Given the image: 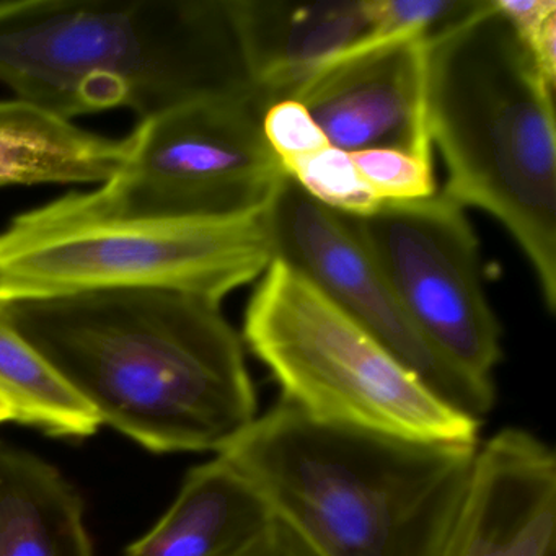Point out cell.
<instances>
[{"instance_id":"6da1fadb","label":"cell","mask_w":556,"mask_h":556,"mask_svg":"<svg viewBox=\"0 0 556 556\" xmlns=\"http://www.w3.org/2000/svg\"><path fill=\"white\" fill-rule=\"evenodd\" d=\"M102 425L159 454H223L258 418L243 344L220 304L172 289L0 301Z\"/></svg>"},{"instance_id":"7a4b0ae2","label":"cell","mask_w":556,"mask_h":556,"mask_svg":"<svg viewBox=\"0 0 556 556\" xmlns=\"http://www.w3.org/2000/svg\"><path fill=\"white\" fill-rule=\"evenodd\" d=\"M0 84L70 122L255 92L229 0L0 2Z\"/></svg>"},{"instance_id":"3957f363","label":"cell","mask_w":556,"mask_h":556,"mask_svg":"<svg viewBox=\"0 0 556 556\" xmlns=\"http://www.w3.org/2000/svg\"><path fill=\"white\" fill-rule=\"evenodd\" d=\"M480 442L318 421L279 400L223 455L315 556H432Z\"/></svg>"},{"instance_id":"277c9868","label":"cell","mask_w":556,"mask_h":556,"mask_svg":"<svg viewBox=\"0 0 556 556\" xmlns=\"http://www.w3.org/2000/svg\"><path fill=\"white\" fill-rule=\"evenodd\" d=\"M555 89L494 0L428 38L429 136L447 170L442 193L506 227L556 311Z\"/></svg>"},{"instance_id":"5b68a950","label":"cell","mask_w":556,"mask_h":556,"mask_svg":"<svg viewBox=\"0 0 556 556\" xmlns=\"http://www.w3.org/2000/svg\"><path fill=\"white\" fill-rule=\"evenodd\" d=\"M268 207L233 217H122L67 194L0 230V301L152 288L220 304L275 260Z\"/></svg>"},{"instance_id":"8992f818","label":"cell","mask_w":556,"mask_h":556,"mask_svg":"<svg viewBox=\"0 0 556 556\" xmlns=\"http://www.w3.org/2000/svg\"><path fill=\"white\" fill-rule=\"evenodd\" d=\"M243 341L282 402L318 421L421 441H481V421L439 399L282 260H273L250 298Z\"/></svg>"},{"instance_id":"52a82bcc","label":"cell","mask_w":556,"mask_h":556,"mask_svg":"<svg viewBox=\"0 0 556 556\" xmlns=\"http://www.w3.org/2000/svg\"><path fill=\"white\" fill-rule=\"evenodd\" d=\"M263 93L178 106L139 123L122 170L84 200L122 217H233L265 211L285 184L263 132Z\"/></svg>"},{"instance_id":"ba28073f","label":"cell","mask_w":556,"mask_h":556,"mask_svg":"<svg viewBox=\"0 0 556 556\" xmlns=\"http://www.w3.org/2000/svg\"><path fill=\"white\" fill-rule=\"evenodd\" d=\"M346 219L426 340L462 372L493 382L503 330L464 207L441 191Z\"/></svg>"},{"instance_id":"9c48e42d","label":"cell","mask_w":556,"mask_h":556,"mask_svg":"<svg viewBox=\"0 0 556 556\" xmlns=\"http://www.w3.org/2000/svg\"><path fill=\"white\" fill-rule=\"evenodd\" d=\"M268 224L275 258L314 282L452 408L477 421L490 415L494 382L462 372L426 340L346 216L321 206L288 177L269 204Z\"/></svg>"},{"instance_id":"30bf717a","label":"cell","mask_w":556,"mask_h":556,"mask_svg":"<svg viewBox=\"0 0 556 556\" xmlns=\"http://www.w3.org/2000/svg\"><path fill=\"white\" fill-rule=\"evenodd\" d=\"M426 58L425 35L369 38L318 67L289 99L307 110L331 148L432 161Z\"/></svg>"},{"instance_id":"8fae6325","label":"cell","mask_w":556,"mask_h":556,"mask_svg":"<svg viewBox=\"0 0 556 556\" xmlns=\"http://www.w3.org/2000/svg\"><path fill=\"white\" fill-rule=\"evenodd\" d=\"M432 556H556L553 448L522 428L481 441Z\"/></svg>"},{"instance_id":"7c38bea8","label":"cell","mask_w":556,"mask_h":556,"mask_svg":"<svg viewBox=\"0 0 556 556\" xmlns=\"http://www.w3.org/2000/svg\"><path fill=\"white\" fill-rule=\"evenodd\" d=\"M253 89L289 99L318 67L374 38L372 0H229Z\"/></svg>"},{"instance_id":"4fadbf2b","label":"cell","mask_w":556,"mask_h":556,"mask_svg":"<svg viewBox=\"0 0 556 556\" xmlns=\"http://www.w3.org/2000/svg\"><path fill=\"white\" fill-rule=\"evenodd\" d=\"M275 520L262 494L217 454L188 471L167 513L125 556H232Z\"/></svg>"},{"instance_id":"5bb4252c","label":"cell","mask_w":556,"mask_h":556,"mask_svg":"<svg viewBox=\"0 0 556 556\" xmlns=\"http://www.w3.org/2000/svg\"><path fill=\"white\" fill-rule=\"evenodd\" d=\"M129 139L86 131L34 103L0 100V188L103 185L128 161Z\"/></svg>"},{"instance_id":"9a60e30c","label":"cell","mask_w":556,"mask_h":556,"mask_svg":"<svg viewBox=\"0 0 556 556\" xmlns=\"http://www.w3.org/2000/svg\"><path fill=\"white\" fill-rule=\"evenodd\" d=\"M0 556H93L84 503L53 465L0 441Z\"/></svg>"},{"instance_id":"2e32d148","label":"cell","mask_w":556,"mask_h":556,"mask_svg":"<svg viewBox=\"0 0 556 556\" xmlns=\"http://www.w3.org/2000/svg\"><path fill=\"white\" fill-rule=\"evenodd\" d=\"M0 396L11 405L14 421L35 426L58 438H89L102 426L89 405L12 327L2 305Z\"/></svg>"},{"instance_id":"e0dca14e","label":"cell","mask_w":556,"mask_h":556,"mask_svg":"<svg viewBox=\"0 0 556 556\" xmlns=\"http://www.w3.org/2000/svg\"><path fill=\"white\" fill-rule=\"evenodd\" d=\"M285 172L312 200L343 216H370L383 204L351 154L331 146L292 162Z\"/></svg>"},{"instance_id":"ac0fdd59","label":"cell","mask_w":556,"mask_h":556,"mask_svg":"<svg viewBox=\"0 0 556 556\" xmlns=\"http://www.w3.org/2000/svg\"><path fill=\"white\" fill-rule=\"evenodd\" d=\"M351 157L382 203H409L438 193L432 161L392 149L354 152Z\"/></svg>"},{"instance_id":"d6986e66","label":"cell","mask_w":556,"mask_h":556,"mask_svg":"<svg viewBox=\"0 0 556 556\" xmlns=\"http://www.w3.org/2000/svg\"><path fill=\"white\" fill-rule=\"evenodd\" d=\"M480 0H372L376 15L374 38L441 34L470 15Z\"/></svg>"},{"instance_id":"ffe728a7","label":"cell","mask_w":556,"mask_h":556,"mask_svg":"<svg viewBox=\"0 0 556 556\" xmlns=\"http://www.w3.org/2000/svg\"><path fill=\"white\" fill-rule=\"evenodd\" d=\"M494 5L526 48L542 79L555 89V0H494Z\"/></svg>"},{"instance_id":"44dd1931","label":"cell","mask_w":556,"mask_h":556,"mask_svg":"<svg viewBox=\"0 0 556 556\" xmlns=\"http://www.w3.org/2000/svg\"><path fill=\"white\" fill-rule=\"evenodd\" d=\"M263 132L282 168L330 146L307 110L292 99L268 106L263 116Z\"/></svg>"},{"instance_id":"7402d4cb","label":"cell","mask_w":556,"mask_h":556,"mask_svg":"<svg viewBox=\"0 0 556 556\" xmlns=\"http://www.w3.org/2000/svg\"><path fill=\"white\" fill-rule=\"evenodd\" d=\"M232 556H315L308 546L278 519L255 542Z\"/></svg>"},{"instance_id":"603a6c76","label":"cell","mask_w":556,"mask_h":556,"mask_svg":"<svg viewBox=\"0 0 556 556\" xmlns=\"http://www.w3.org/2000/svg\"><path fill=\"white\" fill-rule=\"evenodd\" d=\"M8 421H14V412H12L11 405L0 396V425Z\"/></svg>"}]
</instances>
